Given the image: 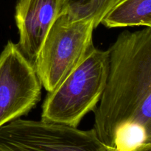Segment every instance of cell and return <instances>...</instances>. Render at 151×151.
<instances>
[{
	"instance_id": "4",
	"label": "cell",
	"mask_w": 151,
	"mask_h": 151,
	"mask_svg": "<svg viewBox=\"0 0 151 151\" xmlns=\"http://www.w3.org/2000/svg\"><path fill=\"white\" fill-rule=\"evenodd\" d=\"M0 151H114L88 131L21 118L0 127Z\"/></svg>"
},
{
	"instance_id": "2",
	"label": "cell",
	"mask_w": 151,
	"mask_h": 151,
	"mask_svg": "<svg viewBox=\"0 0 151 151\" xmlns=\"http://www.w3.org/2000/svg\"><path fill=\"white\" fill-rule=\"evenodd\" d=\"M109 72V50L93 47L83 61L43 103L41 119L77 127L94 111L106 88Z\"/></svg>"
},
{
	"instance_id": "3",
	"label": "cell",
	"mask_w": 151,
	"mask_h": 151,
	"mask_svg": "<svg viewBox=\"0 0 151 151\" xmlns=\"http://www.w3.org/2000/svg\"><path fill=\"white\" fill-rule=\"evenodd\" d=\"M90 21H72L58 15L34 63L43 87L54 91L83 61L94 47Z\"/></svg>"
},
{
	"instance_id": "8",
	"label": "cell",
	"mask_w": 151,
	"mask_h": 151,
	"mask_svg": "<svg viewBox=\"0 0 151 151\" xmlns=\"http://www.w3.org/2000/svg\"><path fill=\"white\" fill-rule=\"evenodd\" d=\"M122 0H63L59 15L72 21H90L94 27Z\"/></svg>"
},
{
	"instance_id": "5",
	"label": "cell",
	"mask_w": 151,
	"mask_h": 151,
	"mask_svg": "<svg viewBox=\"0 0 151 151\" xmlns=\"http://www.w3.org/2000/svg\"><path fill=\"white\" fill-rule=\"evenodd\" d=\"M42 86L33 63L7 41L0 54V127L29 113L41 100Z\"/></svg>"
},
{
	"instance_id": "9",
	"label": "cell",
	"mask_w": 151,
	"mask_h": 151,
	"mask_svg": "<svg viewBox=\"0 0 151 151\" xmlns=\"http://www.w3.org/2000/svg\"><path fill=\"white\" fill-rule=\"evenodd\" d=\"M133 151H151V145H147L144 146V147H139V148H137Z\"/></svg>"
},
{
	"instance_id": "6",
	"label": "cell",
	"mask_w": 151,
	"mask_h": 151,
	"mask_svg": "<svg viewBox=\"0 0 151 151\" xmlns=\"http://www.w3.org/2000/svg\"><path fill=\"white\" fill-rule=\"evenodd\" d=\"M62 2L63 0H18L15 11L19 33L17 44L33 64L58 16Z\"/></svg>"
},
{
	"instance_id": "7",
	"label": "cell",
	"mask_w": 151,
	"mask_h": 151,
	"mask_svg": "<svg viewBox=\"0 0 151 151\" xmlns=\"http://www.w3.org/2000/svg\"><path fill=\"white\" fill-rule=\"evenodd\" d=\"M108 28L151 27V0H122L102 21Z\"/></svg>"
},
{
	"instance_id": "1",
	"label": "cell",
	"mask_w": 151,
	"mask_h": 151,
	"mask_svg": "<svg viewBox=\"0 0 151 151\" xmlns=\"http://www.w3.org/2000/svg\"><path fill=\"white\" fill-rule=\"evenodd\" d=\"M106 88L94 129L114 151L151 145V27L124 31L109 48Z\"/></svg>"
}]
</instances>
